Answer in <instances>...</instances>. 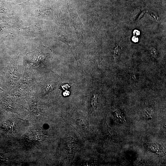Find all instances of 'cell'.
<instances>
[{
	"label": "cell",
	"instance_id": "6da1fadb",
	"mask_svg": "<svg viewBox=\"0 0 166 166\" xmlns=\"http://www.w3.org/2000/svg\"><path fill=\"white\" fill-rule=\"evenodd\" d=\"M98 94H95L91 100V104L93 108H96L98 104Z\"/></svg>",
	"mask_w": 166,
	"mask_h": 166
},
{
	"label": "cell",
	"instance_id": "7a4b0ae2",
	"mask_svg": "<svg viewBox=\"0 0 166 166\" xmlns=\"http://www.w3.org/2000/svg\"><path fill=\"white\" fill-rule=\"evenodd\" d=\"M140 12L139 10H138L134 11L132 13L131 17V19L132 20H134L138 17Z\"/></svg>",
	"mask_w": 166,
	"mask_h": 166
},
{
	"label": "cell",
	"instance_id": "5b68a950",
	"mask_svg": "<svg viewBox=\"0 0 166 166\" xmlns=\"http://www.w3.org/2000/svg\"><path fill=\"white\" fill-rule=\"evenodd\" d=\"M145 12V11H144L142 12L141 13V14L139 15V19H140V18H141L143 17Z\"/></svg>",
	"mask_w": 166,
	"mask_h": 166
},
{
	"label": "cell",
	"instance_id": "3957f363",
	"mask_svg": "<svg viewBox=\"0 0 166 166\" xmlns=\"http://www.w3.org/2000/svg\"><path fill=\"white\" fill-rule=\"evenodd\" d=\"M132 40L134 42H138V39L137 38H136L135 37H133L132 38Z\"/></svg>",
	"mask_w": 166,
	"mask_h": 166
},
{
	"label": "cell",
	"instance_id": "277c9868",
	"mask_svg": "<svg viewBox=\"0 0 166 166\" xmlns=\"http://www.w3.org/2000/svg\"><path fill=\"white\" fill-rule=\"evenodd\" d=\"M133 33L134 34H136V35H138L140 34V32L137 30H134L133 31Z\"/></svg>",
	"mask_w": 166,
	"mask_h": 166
}]
</instances>
